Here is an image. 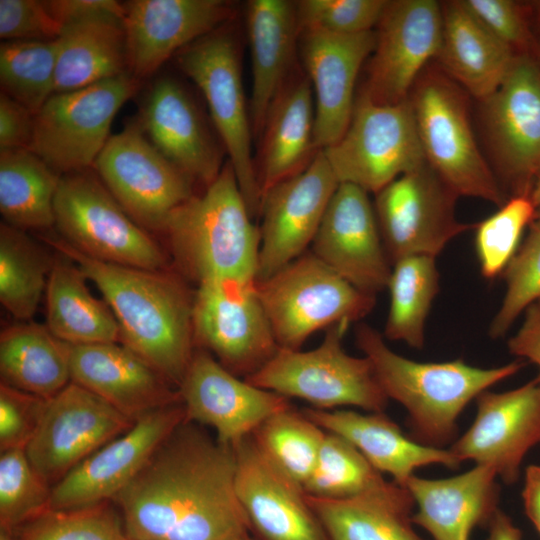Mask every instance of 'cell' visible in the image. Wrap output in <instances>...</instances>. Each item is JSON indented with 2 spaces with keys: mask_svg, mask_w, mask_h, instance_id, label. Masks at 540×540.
Segmentation results:
<instances>
[{
  "mask_svg": "<svg viewBox=\"0 0 540 540\" xmlns=\"http://www.w3.org/2000/svg\"><path fill=\"white\" fill-rule=\"evenodd\" d=\"M46 242L72 260L103 295L120 329V343L179 388L196 349L193 298L171 270H147L88 257L62 238Z\"/></svg>",
  "mask_w": 540,
  "mask_h": 540,
  "instance_id": "2",
  "label": "cell"
},
{
  "mask_svg": "<svg viewBox=\"0 0 540 540\" xmlns=\"http://www.w3.org/2000/svg\"><path fill=\"white\" fill-rule=\"evenodd\" d=\"M124 3L129 73L139 81L171 56L227 24L234 4L224 0H130Z\"/></svg>",
  "mask_w": 540,
  "mask_h": 540,
  "instance_id": "23",
  "label": "cell"
},
{
  "mask_svg": "<svg viewBox=\"0 0 540 540\" xmlns=\"http://www.w3.org/2000/svg\"><path fill=\"white\" fill-rule=\"evenodd\" d=\"M86 280L69 258L53 260L45 291L48 329L70 345L120 342L115 316L91 294Z\"/></svg>",
  "mask_w": 540,
  "mask_h": 540,
  "instance_id": "33",
  "label": "cell"
},
{
  "mask_svg": "<svg viewBox=\"0 0 540 540\" xmlns=\"http://www.w3.org/2000/svg\"><path fill=\"white\" fill-rule=\"evenodd\" d=\"M181 71L202 92L252 217L261 195L252 156V126L242 85L237 39L228 23L176 55Z\"/></svg>",
  "mask_w": 540,
  "mask_h": 540,
  "instance_id": "9",
  "label": "cell"
},
{
  "mask_svg": "<svg viewBox=\"0 0 540 540\" xmlns=\"http://www.w3.org/2000/svg\"><path fill=\"white\" fill-rule=\"evenodd\" d=\"M311 252L359 290L375 295L386 289L392 264L368 192L350 183L336 189Z\"/></svg>",
  "mask_w": 540,
  "mask_h": 540,
  "instance_id": "22",
  "label": "cell"
},
{
  "mask_svg": "<svg viewBox=\"0 0 540 540\" xmlns=\"http://www.w3.org/2000/svg\"><path fill=\"white\" fill-rule=\"evenodd\" d=\"M302 412L323 430L350 442L375 469L389 474L402 487L420 467L442 465L457 469L461 464L450 449L426 446L406 436L384 412L362 414L312 407Z\"/></svg>",
  "mask_w": 540,
  "mask_h": 540,
  "instance_id": "29",
  "label": "cell"
},
{
  "mask_svg": "<svg viewBox=\"0 0 540 540\" xmlns=\"http://www.w3.org/2000/svg\"><path fill=\"white\" fill-rule=\"evenodd\" d=\"M139 85L128 72L54 93L35 115L30 150L61 176L90 169L111 137L114 117Z\"/></svg>",
  "mask_w": 540,
  "mask_h": 540,
  "instance_id": "11",
  "label": "cell"
},
{
  "mask_svg": "<svg viewBox=\"0 0 540 540\" xmlns=\"http://www.w3.org/2000/svg\"><path fill=\"white\" fill-rule=\"evenodd\" d=\"M235 474L233 447L185 420L112 501L131 540H231L250 531Z\"/></svg>",
  "mask_w": 540,
  "mask_h": 540,
  "instance_id": "1",
  "label": "cell"
},
{
  "mask_svg": "<svg viewBox=\"0 0 540 540\" xmlns=\"http://www.w3.org/2000/svg\"><path fill=\"white\" fill-rule=\"evenodd\" d=\"M476 417L450 446L460 462L491 467L506 484L516 482L527 452L540 442V383L533 379L476 398Z\"/></svg>",
  "mask_w": 540,
  "mask_h": 540,
  "instance_id": "21",
  "label": "cell"
},
{
  "mask_svg": "<svg viewBox=\"0 0 540 540\" xmlns=\"http://www.w3.org/2000/svg\"><path fill=\"white\" fill-rule=\"evenodd\" d=\"M193 332L196 348L208 351L243 379L261 369L279 349L256 280L228 277L198 284Z\"/></svg>",
  "mask_w": 540,
  "mask_h": 540,
  "instance_id": "12",
  "label": "cell"
},
{
  "mask_svg": "<svg viewBox=\"0 0 540 540\" xmlns=\"http://www.w3.org/2000/svg\"><path fill=\"white\" fill-rule=\"evenodd\" d=\"M339 184L319 150L306 169L263 195L256 280L270 277L306 253Z\"/></svg>",
  "mask_w": 540,
  "mask_h": 540,
  "instance_id": "18",
  "label": "cell"
},
{
  "mask_svg": "<svg viewBox=\"0 0 540 540\" xmlns=\"http://www.w3.org/2000/svg\"><path fill=\"white\" fill-rule=\"evenodd\" d=\"M537 210L530 194L514 195L494 214L474 224L475 250L484 278L502 275Z\"/></svg>",
  "mask_w": 540,
  "mask_h": 540,
  "instance_id": "44",
  "label": "cell"
},
{
  "mask_svg": "<svg viewBox=\"0 0 540 540\" xmlns=\"http://www.w3.org/2000/svg\"><path fill=\"white\" fill-rule=\"evenodd\" d=\"M442 26L441 2L387 1L360 94L381 105L407 100L428 61L437 57Z\"/></svg>",
  "mask_w": 540,
  "mask_h": 540,
  "instance_id": "16",
  "label": "cell"
},
{
  "mask_svg": "<svg viewBox=\"0 0 540 540\" xmlns=\"http://www.w3.org/2000/svg\"><path fill=\"white\" fill-rule=\"evenodd\" d=\"M409 101L426 163L459 197L498 207L507 199L471 128L462 88L442 70L422 72Z\"/></svg>",
  "mask_w": 540,
  "mask_h": 540,
  "instance_id": "5",
  "label": "cell"
},
{
  "mask_svg": "<svg viewBox=\"0 0 540 540\" xmlns=\"http://www.w3.org/2000/svg\"><path fill=\"white\" fill-rule=\"evenodd\" d=\"M487 526L489 528L487 540H522L521 530L500 509L496 511Z\"/></svg>",
  "mask_w": 540,
  "mask_h": 540,
  "instance_id": "55",
  "label": "cell"
},
{
  "mask_svg": "<svg viewBox=\"0 0 540 540\" xmlns=\"http://www.w3.org/2000/svg\"><path fill=\"white\" fill-rule=\"evenodd\" d=\"M178 391L186 420L213 428L216 439L227 446L292 407L289 398L240 379L201 348L195 349Z\"/></svg>",
  "mask_w": 540,
  "mask_h": 540,
  "instance_id": "20",
  "label": "cell"
},
{
  "mask_svg": "<svg viewBox=\"0 0 540 540\" xmlns=\"http://www.w3.org/2000/svg\"><path fill=\"white\" fill-rule=\"evenodd\" d=\"M186 420L182 402L154 410L76 466L51 489L50 509L112 501Z\"/></svg>",
  "mask_w": 540,
  "mask_h": 540,
  "instance_id": "19",
  "label": "cell"
},
{
  "mask_svg": "<svg viewBox=\"0 0 540 540\" xmlns=\"http://www.w3.org/2000/svg\"><path fill=\"white\" fill-rule=\"evenodd\" d=\"M436 258L408 256L396 261L387 289L390 295L384 337L402 341L415 349L425 344V325L432 303L439 292Z\"/></svg>",
  "mask_w": 540,
  "mask_h": 540,
  "instance_id": "38",
  "label": "cell"
},
{
  "mask_svg": "<svg viewBox=\"0 0 540 540\" xmlns=\"http://www.w3.org/2000/svg\"><path fill=\"white\" fill-rule=\"evenodd\" d=\"M62 27L95 19L123 20L124 3L115 0H46Z\"/></svg>",
  "mask_w": 540,
  "mask_h": 540,
  "instance_id": "52",
  "label": "cell"
},
{
  "mask_svg": "<svg viewBox=\"0 0 540 540\" xmlns=\"http://www.w3.org/2000/svg\"><path fill=\"white\" fill-rule=\"evenodd\" d=\"M47 399L0 384V450L25 449L33 437Z\"/></svg>",
  "mask_w": 540,
  "mask_h": 540,
  "instance_id": "48",
  "label": "cell"
},
{
  "mask_svg": "<svg viewBox=\"0 0 540 540\" xmlns=\"http://www.w3.org/2000/svg\"><path fill=\"white\" fill-rule=\"evenodd\" d=\"M509 352L534 363L539 370L535 378L540 383V301L524 312L518 331L508 340Z\"/></svg>",
  "mask_w": 540,
  "mask_h": 540,
  "instance_id": "53",
  "label": "cell"
},
{
  "mask_svg": "<svg viewBox=\"0 0 540 540\" xmlns=\"http://www.w3.org/2000/svg\"><path fill=\"white\" fill-rule=\"evenodd\" d=\"M530 197L537 209H540V171L537 173L532 183Z\"/></svg>",
  "mask_w": 540,
  "mask_h": 540,
  "instance_id": "56",
  "label": "cell"
},
{
  "mask_svg": "<svg viewBox=\"0 0 540 540\" xmlns=\"http://www.w3.org/2000/svg\"><path fill=\"white\" fill-rule=\"evenodd\" d=\"M306 496L328 540H425L413 528L415 505L405 487L347 500Z\"/></svg>",
  "mask_w": 540,
  "mask_h": 540,
  "instance_id": "36",
  "label": "cell"
},
{
  "mask_svg": "<svg viewBox=\"0 0 540 540\" xmlns=\"http://www.w3.org/2000/svg\"><path fill=\"white\" fill-rule=\"evenodd\" d=\"M92 167L147 231L161 233L169 216L194 195L195 182L149 141L137 119L109 138Z\"/></svg>",
  "mask_w": 540,
  "mask_h": 540,
  "instance_id": "13",
  "label": "cell"
},
{
  "mask_svg": "<svg viewBox=\"0 0 540 540\" xmlns=\"http://www.w3.org/2000/svg\"><path fill=\"white\" fill-rule=\"evenodd\" d=\"M256 287L279 348L298 350L316 331L367 316L376 296L342 278L311 251Z\"/></svg>",
  "mask_w": 540,
  "mask_h": 540,
  "instance_id": "7",
  "label": "cell"
},
{
  "mask_svg": "<svg viewBox=\"0 0 540 540\" xmlns=\"http://www.w3.org/2000/svg\"><path fill=\"white\" fill-rule=\"evenodd\" d=\"M54 210L60 238L84 255L111 264L168 270L161 246L90 169L61 176Z\"/></svg>",
  "mask_w": 540,
  "mask_h": 540,
  "instance_id": "8",
  "label": "cell"
},
{
  "mask_svg": "<svg viewBox=\"0 0 540 540\" xmlns=\"http://www.w3.org/2000/svg\"><path fill=\"white\" fill-rule=\"evenodd\" d=\"M522 500L527 517L540 534V465L526 467Z\"/></svg>",
  "mask_w": 540,
  "mask_h": 540,
  "instance_id": "54",
  "label": "cell"
},
{
  "mask_svg": "<svg viewBox=\"0 0 540 540\" xmlns=\"http://www.w3.org/2000/svg\"><path fill=\"white\" fill-rule=\"evenodd\" d=\"M134 423L96 394L70 382L47 399L25 453L37 473L53 487Z\"/></svg>",
  "mask_w": 540,
  "mask_h": 540,
  "instance_id": "15",
  "label": "cell"
},
{
  "mask_svg": "<svg viewBox=\"0 0 540 540\" xmlns=\"http://www.w3.org/2000/svg\"><path fill=\"white\" fill-rule=\"evenodd\" d=\"M538 12H539V18H540V4H539V10H538Z\"/></svg>",
  "mask_w": 540,
  "mask_h": 540,
  "instance_id": "59",
  "label": "cell"
},
{
  "mask_svg": "<svg viewBox=\"0 0 540 540\" xmlns=\"http://www.w3.org/2000/svg\"><path fill=\"white\" fill-rule=\"evenodd\" d=\"M458 196L426 163L375 194L374 211L388 258H436L458 235L474 228L459 221Z\"/></svg>",
  "mask_w": 540,
  "mask_h": 540,
  "instance_id": "14",
  "label": "cell"
},
{
  "mask_svg": "<svg viewBox=\"0 0 540 540\" xmlns=\"http://www.w3.org/2000/svg\"><path fill=\"white\" fill-rule=\"evenodd\" d=\"M57 41L55 93L128 73L122 20L95 19L63 27Z\"/></svg>",
  "mask_w": 540,
  "mask_h": 540,
  "instance_id": "34",
  "label": "cell"
},
{
  "mask_svg": "<svg viewBox=\"0 0 540 540\" xmlns=\"http://www.w3.org/2000/svg\"><path fill=\"white\" fill-rule=\"evenodd\" d=\"M231 540H257L253 535L252 533L248 530V531H244L240 534H238L237 536H235L233 539Z\"/></svg>",
  "mask_w": 540,
  "mask_h": 540,
  "instance_id": "57",
  "label": "cell"
},
{
  "mask_svg": "<svg viewBox=\"0 0 540 540\" xmlns=\"http://www.w3.org/2000/svg\"><path fill=\"white\" fill-rule=\"evenodd\" d=\"M53 260L26 231L0 224V302L16 319L36 313Z\"/></svg>",
  "mask_w": 540,
  "mask_h": 540,
  "instance_id": "39",
  "label": "cell"
},
{
  "mask_svg": "<svg viewBox=\"0 0 540 540\" xmlns=\"http://www.w3.org/2000/svg\"><path fill=\"white\" fill-rule=\"evenodd\" d=\"M227 161L200 195H193L167 219L166 237L177 273L197 285L218 278L256 280L259 227Z\"/></svg>",
  "mask_w": 540,
  "mask_h": 540,
  "instance_id": "4",
  "label": "cell"
},
{
  "mask_svg": "<svg viewBox=\"0 0 540 540\" xmlns=\"http://www.w3.org/2000/svg\"><path fill=\"white\" fill-rule=\"evenodd\" d=\"M502 277L505 295L488 331L494 339L503 337L529 306L540 301V209Z\"/></svg>",
  "mask_w": 540,
  "mask_h": 540,
  "instance_id": "46",
  "label": "cell"
},
{
  "mask_svg": "<svg viewBox=\"0 0 540 540\" xmlns=\"http://www.w3.org/2000/svg\"><path fill=\"white\" fill-rule=\"evenodd\" d=\"M35 114L27 107L0 93V150L30 149Z\"/></svg>",
  "mask_w": 540,
  "mask_h": 540,
  "instance_id": "51",
  "label": "cell"
},
{
  "mask_svg": "<svg viewBox=\"0 0 540 540\" xmlns=\"http://www.w3.org/2000/svg\"><path fill=\"white\" fill-rule=\"evenodd\" d=\"M312 90L306 74L291 71L269 109L256 165L261 199L273 186L306 169L318 152Z\"/></svg>",
  "mask_w": 540,
  "mask_h": 540,
  "instance_id": "30",
  "label": "cell"
},
{
  "mask_svg": "<svg viewBox=\"0 0 540 540\" xmlns=\"http://www.w3.org/2000/svg\"><path fill=\"white\" fill-rule=\"evenodd\" d=\"M0 540H14V539L8 532L0 530Z\"/></svg>",
  "mask_w": 540,
  "mask_h": 540,
  "instance_id": "58",
  "label": "cell"
},
{
  "mask_svg": "<svg viewBox=\"0 0 540 540\" xmlns=\"http://www.w3.org/2000/svg\"><path fill=\"white\" fill-rule=\"evenodd\" d=\"M497 478L491 467L476 464L448 478L412 475L404 487L417 508L413 523L433 540H469L474 528L488 525L499 509Z\"/></svg>",
  "mask_w": 540,
  "mask_h": 540,
  "instance_id": "28",
  "label": "cell"
},
{
  "mask_svg": "<svg viewBox=\"0 0 540 540\" xmlns=\"http://www.w3.org/2000/svg\"><path fill=\"white\" fill-rule=\"evenodd\" d=\"M63 30L46 0H0V38L7 41H53Z\"/></svg>",
  "mask_w": 540,
  "mask_h": 540,
  "instance_id": "49",
  "label": "cell"
},
{
  "mask_svg": "<svg viewBox=\"0 0 540 540\" xmlns=\"http://www.w3.org/2000/svg\"><path fill=\"white\" fill-rule=\"evenodd\" d=\"M461 4L516 55L527 54L531 34L522 6L512 0H460Z\"/></svg>",
  "mask_w": 540,
  "mask_h": 540,
  "instance_id": "50",
  "label": "cell"
},
{
  "mask_svg": "<svg viewBox=\"0 0 540 540\" xmlns=\"http://www.w3.org/2000/svg\"><path fill=\"white\" fill-rule=\"evenodd\" d=\"M1 383L50 399L71 382L69 344L47 326L21 323L0 334Z\"/></svg>",
  "mask_w": 540,
  "mask_h": 540,
  "instance_id": "35",
  "label": "cell"
},
{
  "mask_svg": "<svg viewBox=\"0 0 540 540\" xmlns=\"http://www.w3.org/2000/svg\"><path fill=\"white\" fill-rule=\"evenodd\" d=\"M245 12L252 64L249 113L259 141L269 109L292 71L300 32L295 1L249 0Z\"/></svg>",
  "mask_w": 540,
  "mask_h": 540,
  "instance_id": "31",
  "label": "cell"
},
{
  "mask_svg": "<svg viewBox=\"0 0 540 540\" xmlns=\"http://www.w3.org/2000/svg\"><path fill=\"white\" fill-rule=\"evenodd\" d=\"M51 489L31 465L25 449L1 452L0 530L10 533L50 509Z\"/></svg>",
  "mask_w": 540,
  "mask_h": 540,
  "instance_id": "45",
  "label": "cell"
},
{
  "mask_svg": "<svg viewBox=\"0 0 540 540\" xmlns=\"http://www.w3.org/2000/svg\"><path fill=\"white\" fill-rule=\"evenodd\" d=\"M375 31L340 35L320 30H302L298 44L315 92L314 143L324 150L345 133L355 104L358 73L373 53Z\"/></svg>",
  "mask_w": 540,
  "mask_h": 540,
  "instance_id": "25",
  "label": "cell"
},
{
  "mask_svg": "<svg viewBox=\"0 0 540 540\" xmlns=\"http://www.w3.org/2000/svg\"><path fill=\"white\" fill-rule=\"evenodd\" d=\"M137 121L149 141L195 183L207 187L220 174L221 150L194 99L176 79L154 81Z\"/></svg>",
  "mask_w": 540,
  "mask_h": 540,
  "instance_id": "26",
  "label": "cell"
},
{
  "mask_svg": "<svg viewBox=\"0 0 540 540\" xmlns=\"http://www.w3.org/2000/svg\"><path fill=\"white\" fill-rule=\"evenodd\" d=\"M295 4L299 32L312 29L353 35L377 26L387 0H301Z\"/></svg>",
  "mask_w": 540,
  "mask_h": 540,
  "instance_id": "47",
  "label": "cell"
},
{
  "mask_svg": "<svg viewBox=\"0 0 540 540\" xmlns=\"http://www.w3.org/2000/svg\"><path fill=\"white\" fill-rule=\"evenodd\" d=\"M325 434L292 406L266 419L251 437L265 458L303 487L317 463Z\"/></svg>",
  "mask_w": 540,
  "mask_h": 540,
  "instance_id": "41",
  "label": "cell"
},
{
  "mask_svg": "<svg viewBox=\"0 0 540 540\" xmlns=\"http://www.w3.org/2000/svg\"><path fill=\"white\" fill-rule=\"evenodd\" d=\"M355 342L370 360L387 398L407 411L410 437L436 448H444L456 440L458 418L473 399L525 365L523 361H513L480 368L462 359L413 361L392 351L383 335L364 323L355 328Z\"/></svg>",
  "mask_w": 540,
  "mask_h": 540,
  "instance_id": "3",
  "label": "cell"
},
{
  "mask_svg": "<svg viewBox=\"0 0 540 540\" xmlns=\"http://www.w3.org/2000/svg\"><path fill=\"white\" fill-rule=\"evenodd\" d=\"M491 151L513 195L530 194L540 171V66L516 55L505 79L481 101Z\"/></svg>",
  "mask_w": 540,
  "mask_h": 540,
  "instance_id": "17",
  "label": "cell"
},
{
  "mask_svg": "<svg viewBox=\"0 0 540 540\" xmlns=\"http://www.w3.org/2000/svg\"><path fill=\"white\" fill-rule=\"evenodd\" d=\"M56 59V40L2 42L1 92L36 115L55 93Z\"/></svg>",
  "mask_w": 540,
  "mask_h": 540,
  "instance_id": "42",
  "label": "cell"
},
{
  "mask_svg": "<svg viewBox=\"0 0 540 540\" xmlns=\"http://www.w3.org/2000/svg\"><path fill=\"white\" fill-rule=\"evenodd\" d=\"M399 486L385 480L350 442L326 431L317 463L303 489L312 497L347 500L389 494Z\"/></svg>",
  "mask_w": 540,
  "mask_h": 540,
  "instance_id": "40",
  "label": "cell"
},
{
  "mask_svg": "<svg viewBox=\"0 0 540 540\" xmlns=\"http://www.w3.org/2000/svg\"><path fill=\"white\" fill-rule=\"evenodd\" d=\"M232 447L235 491L257 540H328L302 485L265 458L251 435Z\"/></svg>",
  "mask_w": 540,
  "mask_h": 540,
  "instance_id": "24",
  "label": "cell"
},
{
  "mask_svg": "<svg viewBox=\"0 0 540 540\" xmlns=\"http://www.w3.org/2000/svg\"><path fill=\"white\" fill-rule=\"evenodd\" d=\"M9 534L14 540H131L113 501L48 509Z\"/></svg>",
  "mask_w": 540,
  "mask_h": 540,
  "instance_id": "43",
  "label": "cell"
},
{
  "mask_svg": "<svg viewBox=\"0 0 540 540\" xmlns=\"http://www.w3.org/2000/svg\"><path fill=\"white\" fill-rule=\"evenodd\" d=\"M322 151L339 183L374 194L426 164L409 98L381 105L360 94L345 133Z\"/></svg>",
  "mask_w": 540,
  "mask_h": 540,
  "instance_id": "10",
  "label": "cell"
},
{
  "mask_svg": "<svg viewBox=\"0 0 540 540\" xmlns=\"http://www.w3.org/2000/svg\"><path fill=\"white\" fill-rule=\"evenodd\" d=\"M61 175L30 149L0 150V213L21 230L55 225V197Z\"/></svg>",
  "mask_w": 540,
  "mask_h": 540,
  "instance_id": "37",
  "label": "cell"
},
{
  "mask_svg": "<svg viewBox=\"0 0 540 540\" xmlns=\"http://www.w3.org/2000/svg\"><path fill=\"white\" fill-rule=\"evenodd\" d=\"M441 70L480 102L505 79L516 54L493 36L460 2H441Z\"/></svg>",
  "mask_w": 540,
  "mask_h": 540,
  "instance_id": "32",
  "label": "cell"
},
{
  "mask_svg": "<svg viewBox=\"0 0 540 540\" xmlns=\"http://www.w3.org/2000/svg\"><path fill=\"white\" fill-rule=\"evenodd\" d=\"M349 325L341 322L329 327L321 344L309 351L279 348L261 369L244 380L289 399L304 400L319 410L352 406L384 412L389 399L370 360L349 355L343 348Z\"/></svg>",
  "mask_w": 540,
  "mask_h": 540,
  "instance_id": "6",
  "label": "cell"
},
{
  "mask_svg": "<svg viewBox=\"0 0 540 540\" xmlns=\"http://www.w3.org/2000/svg\"><path fill=\"white\" fill-rule=\"evenodd\" d=\"M69 363L71 382L96 394L133 421L181 402L176 387L120 342L69 344Z\"/></svg>",
  "mask_w": 540,
  "mask_h": 540,
  "instance_id": "27",
  "label": "cell"
}]
</instances>
